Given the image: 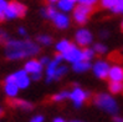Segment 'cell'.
<instances>
[{
  "label": "cell",
  "mask_w": 123,
  "mask_h": 122,
  "mask_svg": "<svg viewBox=\"0 0 123 122\" xmlns=\"http://www.w3.org/2000/svg\"><path fill=\"white\" fill-rule=\"evenodd\" d=\"M19 34L21 35V36H25V35H26V30H25L24 27H20L19 29Z\"/></svg>",
  "instance_id": "34"
},
{
  "label": "cell",
  "mask_w": 123,
  "mask_h": 122,
  "mask_svg": "<svg viewBox=\"0 0 123 122\" xmlns=\"http://www.w3.org/2000/svg\"><path fill=\"white\" fill-rule=\"evenodd\" d=\"M39 45L31 40H9L5 45V56L9 60H21L39 52Z\"/></svg>",
  "instance_id": "1"
},
{
  "label": "cell",
  "mask_w": 123,
  "mask_h": 122,
  "mask_svg": "<svg viewBox=\"0 0 123 122\" xmlns=\"http://www.w3.org/2000/svg\"><path fill=\"white\" fill-rule=\"evenodd\" d=\"M72 69H74L75 72H86L87 70L91 69V62L90 61H86V60H81L78 62L72 64Z\"/></svg>",
  "instance_id": "15"
},
{
  "label": "cell",
  "mask_w": 123,
  "mask_h": 122,
  "mask_svg": "<svg viewBox=\"0 0 123 122\" xmlns=\"http://www.w3.org/2000/svg\"><path fill=\"white\" fill-rule=\"evenodd\" d=\"M75 40L77 42V45L87 46V45H90L92 42L93 36H92V34L87 30V29H80V30L76 32V35H75Z\"/></svg>",
  "instance_id": "9"
},
{
  "label": "cell",
  "mask_w": 123,
  "mask_h": 122,
  "mask_svg": "<svg viewBox=\"0 0 123 122\" xmlns=\"http://www.w3.org/2000/svg\"><path fill=\"white\" fill-rule=\"evenodd\" d=\"M8 1L6 0H0V21H3L5 19V10L8 6Z\"/></svg>",
  "instance_id": "25"
},
{
  "label": "cell",
  "mask_w": 123,
  "mask_h": 122,
  "mask_svg": "<svg viewBox=\"0 0 123 122\" xmlns=\"http://www.w3.org/2000/svg\"><path fill=\"white\" fill-rule=\"evenodd\" d=\"M71 45L72 44H71L68 40H60L56 44V51L59 52V54H65L71 47Z\"/></svg>",
  "instance_id": "17"
},
{
  "label": "cell",
  "mask_w": 123,
  "mask_h": 122,
  "mask_svg": "<svg viewBox=\"0 0 123 122\" xmlns=\"http://www.w3.org/2000/svg\"><path fill=\"white\" fill-rule=\"evenodd\" d=\"M0 115H1V110H0Z\"/></svg>",
  "instance_id": "42"
},
{
  "label": "cell",
  "mask_w": 123,
  "mask_h": 122,
  "mask_svg": "<svg viewBox=\"0 0 123 122\" xmlns=\"http://www.w3.org/2000/svg\"><path fill=\"white\" fill-rule=\"evenodd\" d=\"M66 72H67V66H66V65H60L59 67H57V70H56L55 81H56V80H59V78H61V76H63Z\"/></svg>",
  "instance_id": "24"
},
{
  "label": "cell",
  "mask_w": 123,
  "mask_h": 122,
  "mask_svg": "<svg viewBox=\"0 0 123 122\" xmlns=\"http://www.w3.org/2000/svg\"><path fill=\"white\" fill-rule=\"evenodd\" d=\"M101 36H102V38H106V36H107V34H106V31H102V34H101Z\"/></svg>",
  "instance_id": "38"
},
{
  "label": "cell",
  "mask_w": 123,
  "mask_h": 122,
  "mask_svg": "<svg viewBox=\"0 0 123 122\" xmlns=\"http://www.w3.org/2000/svg\"><path fill=\"white\" fill-rule=\"evenodd\" d=\"M9 41V35L6 34L3 29H0V44L3 42H8Z\"/></svg>",
  "instance_id": "29"
},
{
  "label": "cell",
  "mask_w": 123,
  "mask_h": 122,
  "mask_svg": "<svg viewBox=\"0 0 123 122\" xmlns=\"http://www.w3.org/2000/svg\"><path fill=\"white\" fill-rule=\"evenodd\" d=\"M63 60L62 54H57L52 60H50V62L46 65V81L47 82H52L55 81V75H56V70L61 65V61Z\"/></svg>",
  "instance_id": "6"
},
{
  "label": "cell",
  "mask_w": 123,
  "mask_h": 122,
  "mask_svg": "<svg viewBox=\"0 0 123 122\" xmlns=\"http://www.w3.org/2000/svg\"><path fill=\"white\" fill-rule=\"evenodd\" d=\"M121 27H122V30H123V21H122V25H121Z\"/></svg>",
  "instance_id": "40"
},
{
  "label": "cell",
  "mask_w": 123,
  "mask_h": 122,
  "mask_svg": "<svg viewBox=\"0 0 123 122\" xmlns=\"http://www.w3.org/2000/svg\"><path fill=\"white\" fill-rule=\"evenodd\" d=\"M52 122H66V121H65L63 118H61V117H57V118H55Z\"/></svg>",
  "instance_id": "36"
},
{
  "label": "cell",
  "mask_w": 123,
  "mask_h": 122,
  "mask_svg": "<svg viewBox=\"0 0 123 122\" xmlns=\"http://www.w3.org/2000/svg\"><path fill=\"white\" fill-rule=\"evenodd\" d=\"M111 10L116 14H123V0H116Z\"/></svg>",
  "instance_id": "22"
},
{
  "label": "cell",
  "mask_w": 123,
  "mask_h": 122,
  "mask_svg": "<svg viewBox=\"0 0 123 122\" xmlns=\"http://www.w3.org/2000/svg\"><path fill=\"white\" fill-rule=\"evenodd\" d=\"M56 13H57V10H56L55 6H52V4L50 6H47V8L41 9V15L44 18H46V19H51L52 20V18L56 15Z\"/></svg>",
  "instance_id": "18"
},
{
  "label": "cell",
  "mask_w": 123,
  "mask_h": 122,
  "mask_svg": "<svg viewBox=\"0 0 123 122\" xmlns=\"http://www.w3.org/2000/svg\"><path fill=\"white\" fill-rule=\"evenodd\" d=\"M93 74H95L98 78H106L108 77V71H110V65L108 62L103 60H98L95 62V65L92 66Z\"/></svg>",
  "instance_id": "10"
},
{
  "label": "cell",
  "mask_w": 123,
  "mask_h": 122,
  "mask_svg": "<svg viewBox=\"0 0 123 122\" xmlns=\"http://www.w3.org/2000/svg\"><path fill=\"white\" fill-rule=\"evenodd\" d=\"M91 13H92V6L78 4L74 9V19L77 24H85Z\"/></svg>",
  "instance_id": "5"
},
{
  "label": "cell",
  "mask_w": 123,
  "mask_h": 122,
  "mask_svg": "<svg viewBox=\"0 0 123 122\" xmlns=\"http://www.w3.org/2000/svg\"><path fill=\"white\" fill-rule=\"evenodd\" d=\"M12 105L19 107V109H23V110H31L32 109V105L30 102L25 101V100H14Z\"/></svg>",
  "instance_id": "19"
},
{
  "label": "cell",
  "mask_w": 123,
  "mask_h": 122,
  "mask_svg": "<svg viewBox=\"0 0 123 122\" xmlns=\"http://www.w3.org/2000/svg\"><path fill=\"white\" fill-rule=\"evenodd\" d=\"M98 0H78L80 4H83V5H90V6H93Z\"/></svg>",
  "instance_id": "30"
},
{
  "label": "cell",
  "mask_w": 123,
  "mask_h": 122,
  "mask_svg": "<svg viewBox=\"0 0 123 122\" xmlns=\"http://www.w3.org/2000/svg\"><path fill=\"white\" fill-rule=\"evenodd\" d=\"M42 66H44V65H42L40 61L31 59V60H29L25 64L24 70L31 76V75H35V74H41L42 72Z\"/></svg>",
  "instance_id": "11"
},
{
  "label": "cell",
  "mask_w": 123,
  "mask_h": 122,
  "mask_svg": "<svg viewBox=\"0 0 123 122\" xmlns=\"http://www.w3.org/2000/svg\"><path fill=\"white\" fill-rule=\"evenodd\" d=\"M37 41L40 42L41 45L47 46V45H50L52 42V38L49 36V35H40V36L37 38Z\"/></svg>",
  "instance_id": "23"
},
{
  "label": "cell",
  "mask_w": 123,
  "mask_h": 122,
  "mask_svg": "<svg viewBox=\"0 0 123 122\" xmlns=\"http://www.w3.org/2000/svg\"><path fill=\"white\" fill-rule=\"evenodd\" d=\"M30 122H44V116H41V115H36L31 118Z\"/></svg>",
  "instance_id": "31"
},
{
  "label": "cell",
  "mask_w": 123,
  "mask_h": 122,
  "mask_svg": "<svg viewBox=\"0 0 123 122\" xmlns=\"http://www.w3.org/2000/svg\"><path fill=\"white\" fill-rule=\"evenodd\" d=\"M114 3H116V0H101V5L106 9H112Z\"/></svg>",
  "instance_id": "28"
},
{
  "label": "cell",
  "mask_w": 123,
  "mask_h": 122,
  "mask_svg": "<svg viewBox=\"0 0 123 122\" xmlns=\"http://www.w3.org/2000/svg\"><path fill=\"white\" fill-rule=\"evenodd\" d=\"M113 121H114V122H123V117H119V116H114Z\"/></svg>",
  "instance_id": "35"
},
{
  "label": "cell",
  "mask_w": 123,
  "mask_h": 122,
  "mask_svg": "<svg viewBox=\"0 0 123 122\" xmlns=\"http://www.w3.org/2000/svg\"><path fill=\"white\" fill-rule=\"evenodd\" d=\"M41 78V74H35V75H31V80L34 81H39Z\"/></svg>",
  "instance_id": "33"
},
{
  "label": "cell",
  "mask_w": 123,
  "mask_h": 122,
  "mask_svg": "<svg viewBox=\"0 0 123 122\" xmlns=\"http://www.w3.org/2000/svg\"><path fill=\"white\" fill-rule=\"evenodd\" d=\"M68 98L72 101V103H74L75 107H81L83 105V102L88 98V92L85 91L81 87H75L70 92Z\"/></svg>",
  "instance_id": "7"
},
{
  "label": "cell",
  "mask_w": 123,
  "mask_h": 122,
  "mask_svg": "<svg viewBox=\"0 0 123 122\" xmlns=\"http://www.w3.org/2000/svg\"><path fill=\"white\" fill-rule=\"evenodd\" d=\"M26 14V6L19 1H11L8 4L5 10V19H16Z\"/></svg>",
  "instance_id": "4"
},
{
  "label": "cell",
  "mask_w": 123,
  "mask_h": 122,
  "mask_svg": "<svg viewBox=\"0 0 123 122\" xmlns=\"http://www.w3.org/2000/svg\"><path fill=\"white\" fill-rule=\"evenodd\" d=\"M47 1H49L50 4H54V3H57L59 0H47Z\"/></svg>",
  "instance_id": "37"
},
{
  "label": "cell",
  "mask_w": 123,
  "mask_h": 122,
  "mask_svg": "<svg viewBox=\"0 0 123 122\" xmlns=\"http://www.w3.org/2000/svg\"><path fill=\"white\" fill-rule=\"evenodd\" d=\"M108 78L111 81H123V67L114 65L112 67H110V71H108Z\"/></svg>",
  "instance_id": "13"
},
{
  "label": "cell",
  "mask_w": 123,
  "mask_h": 122,
  "mask_svg": "<svg viewBox=\"0 0 123 122\" xmlns=\"http://www.w3.org/2000/svg\"><path fill=\"white\" fill-rule=\"evenodd\" d=\"M62 56H63V60H66L67 62L75 64L83 60V50H81L75 45H71V47L65 54H62Z\"/></svg>",
  "instance_id": "8"
},
{
  "label": "cell",
  "mask_w": 123,
  "mask_h": 122,
  "mask_svg": "<svg viewBox=\"0 0 123 122\" xmlns=\"http://www.w3.org/2000/svg\"><path fill=\"white\" fill-rule=\"evenodd\" d=\"M50 57H47V56H44V57H41V60H40V62L42 64V65H47V64L50 62Z\"/></svg>",
  "instance_id": "32"
},
{
  "label": "cell",
  "mask_w": 123,
  "mask_h": 122,
  "mask_svg": "<svg viewBox=\"0 0 123 122\" xmlns=\"http://www.w3.org/2000/svg\"><path fill=\"white\" fill-rule=\"evenodd\" d=\"M71 1H74V3H78V0H71Z\"/></svg>",
  "instance_id": "39"
},
{
  "label": "cell",
  "mask_w": 123,
  "mask_h": 122,
  "mask_svg": "<svg viewBox=\"0 0 123 122\" xmlns=\"http://www.w3.org/2000/svg\"><path fill=\"white\" fill-rule=\"evenodd\" d=\"M93 51L97 52V54H106L107 47L103 44H95V46H93Z\"/></svg>",
  "instance_id": "27"
},
{
  "label": "cell",
  "mask_w": 123,
  "mask_h": 122,
  "mask_svg": "<svg viewBox=\"0 0 123 122\" xmlns=\"http://www.w3.org/2000/svg\"><path fill=\"white\" fill-rule=\"evenodd\" d=\"M68 96H70V92L68 91H61V92H59V94L54 95L52 100H54L55 102H62L66 98H68Z\"/></svg>",
  "instance_id": "21"
},
{
  "label": "cell",
  "mask_w": 123,
  "mask_h": 122,
  "mask_svg": "<svg viewBox=\"0 0 123 122\" xmlns=\"http://www.w3.org/2000/svg\"><path fill=\"white\" fill-rule=\"evenodd\" d=\"M95 103L99 107V109H102L103 111H106L108 113L114 115L118 111V105L111 95H107V94L97 95L96 98H95Z\"/></svg>",
  "instance_id": "2"
},
{
  "label": "cell",
  "mask_w": 123,
  "mask_h": 122,
  "mask_svg": "<svg viewBox=\"0 0 123 122\" xmlns=\"http://www.w3.org/2000/svg\"><path fill=\"white\" fill-rule=\"evenodd\" d=\"M56 4L59 10L62 13H70L75 9V3L71 1V0H59Z\"/></svg>",
  "instance_id": "14"
},
{
  "label": "cell",
  "mask_w": 123,
  "mask_h": 122,
  "mask_svg": "<svg viewBox=\"0 0 123 122\" xmlns=\"http://www.w3.org/2000/svg\"><path fill=\"white\" fill-rule=\"evenodd\" d=\"M19 90H20V89L18 87V85H16V83H14V82H5L4 91H5V94L8 95L9 97H11V98L16 97Z\"/></svg>",
  "instance_id": "16"
},
{
  "label": "cell",
  "mask_w": 123,
  "mask_h": 122,
  "mask_svg": "<svg viewBox=\"0 0 123 122\" xmlns=\"http://www.w3.org/2000/svg\"><path fill=\"white\" fill-rule=\"evenodd\" d=\"M110 91L112 94H119L123 91V82L119 81H111L110 83Z\"/></svg>",
  "instance_id": "20"
},
{
  "label": "cell",
  "mask_w": 123,
  "mask_h": 122,
  "mask_svg": "<svg viewBox=\"0 0 123 122\" xmlns=\"http://www.w3.org/2000/svg\"><path fill=\"white\" fill-rule=\"evenodd\" d=\"M93 56H95V51H93V49H85L83 50V60L86 61H91L93 59Z\"/></svg>",
  "instance_id": "26"
},
{
  "label": "cell",
  "mask_w": 123,
  "mask_h": 122,
  "mask_svg": "<svg viewBox=\"0 0 123 122\" xmlns=\"http://www.w3.org/2000/svg\"><path fill=\"white\" fill-rule=\"evenodd\" d=\"M74 122H81V121H74Z\"/></svg>",
  "instance_id": "41"
},
{
  "label": "cell",
  "mask_w": 123,
  "mask_h": 122,
  "mask_svg": "<svg viewBox=\"0 0 123 122\" xmlns=\"http://www.w3.org/2000/svg\"><path fill=\"white\" fill-rule=\"evenodd\" d=\"M52 21H54L55 26L59 27V29H61V30L68 27V25H70V18H68L65 13H62V11H61V13L57 11L56 15L52 18Z\"/></svg>",
  "instance_id": "12"
},
{
  "label": "cell",
  "mask_w": 123,
  "mask_h": 122,
  "mask_svg": "<svg viewBox=\"0 0 123 122\" xmlns=\"http://www.w3.org/2000/svg\"><path fill=\"white\" fill-rule=\"evenodd\" d=\"M5 82H14L18 85V87L24 90L26 87H29V85L31 82V77L25 70H19L16 72H14L11 75H9L6 77Z\"/></svg>",
  "instance_id": "3"
}]
</instances>
